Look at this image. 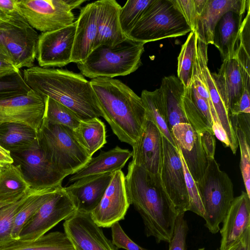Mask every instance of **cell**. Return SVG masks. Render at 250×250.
I'll return each mask as SVG.
<instances>
[{"instance_id": "obj_1", "label": "cell", "mask_w": 250, "mask_h": 250, "mask_svg": "<svg viewBox=\"0 0 250 250\" xmlns=\"http://www.w3.org/2000/svg\"><path fill=\"white\" fill-rule=\"evenodd\" d=\"M125 186L130 205L140 214L147 237L159 243H169L178 213L165 191L159 174H153L129 163Z\"/></svg>"}, {"instance_id": "obj_2", "label": "cell", "mask_w": 250, "mask_h": 250, "mask_svg": "<svg viewBox=\"0 0 250 250\" xmlns=\"http://www.w3.org/2000/svg\"><path fill=\"white\" fill-rule=\"evenodd\" d=\"M23 78L31 89L69 108L81 121L102 117L90 81L82 74L34 65L24 69Z\"/></svg>"}, {"instance_id": "obj_3", "label": "cell", "mask_w": 250, "mask_h": 250, "mask_svg": "<svg viewBox=\"0 0 250 250\" xmlns=\"http://www.w3.org/2000/svg\"><path fill=\"white\" fill-rule=\"evenodd\" d=\"M90 83L102 117L119 140L132 146L146 121V110L141 97L117 79L98 77L91 79Z\"/></svg>"}, {"instance_id": "obj_4", "label": "cell", "mask_w": 250, "mask_h": 250, "mask_svg": "<svg viewBox=\"0 0 250 250\" xmlns=\"http://www.w3.org/2000/svg\"><path fill=\"white\" fill-rule=\"evenodd\" d=\"M144 44L127 38L113 47L100 45L84 61L77 63L78 68L83 75L92 79L129 75L141 65Z\"/></svg>"}, {"instance_id": "obj_5", "label": "cell", "mask_w": 250, "mask_h": 250, "mask_svg": "<svg viewBox=\"0 0 250 250\" xmlns=\"http://www.w3.org/2000/svg\"><path fill=\"white\" fill-rule=\"evenodd\" d=\"M37 138L47 159L66 176L77 172L92 158L79 143L73 130L67 126L50 124L43 119Z\"/></svg>"}, {"instance_id": "obj_6", "label": "cell", "mask_w": 250, "mask_h": 250, "mask_svg": "<svg viewBox=\"0 0 250 250\" xmlns=\"http://www.w3.org/2000/svg\"><path fill=\"white\" fill-rule=\"evenodd\" d=\"M191 29L171 0H152L127 38L144 44L182 36Z\"/></svg>"}, {"instance_id": "obj_7", "label": "cell", "mask_w": 250, "mask_h": 250, "mask_svg": "<svg viewBox=\"0 0 250 250\" xmlns=\"http://www.w3.org/2000/svg\"><path fill=\"white\" fill-rule=\"evenodd\" d=\"M196 183L205 209V226L216 234L234 198L232 183L215 158L208 160L203 176Z\"/></svg>"}, {"instance_id": "obj_8", "label": "cell", "mask_w": 250, "mask_h": 250, "mask_svg": "<svg viewBox=\"0 0 250 250\" xmlns=\"http://www.w3.org/2000/svg\"><path fill=\"white\" fill-rule=\"evenodd\" d=\"M86 0H17V6L28 23L42 33L73 24L72 11Z\"/></svg>"}, {"instance_id": "obj_9", "label": "cell", "mask_w": 250, "mask_h": 250, "mask_svg": "<svg viewBox=\"0 0 250 250\" xmlns=\"http://www.w3.org/2000/svg\"><path fill=\"white\" fill-rule=\"evenodd\" d=\"M39 35L27 21L0 22V50L18 70L34 66Z\"/></svg>"}, {"instance_id": "obj_10", "label": "cell", "mask_w": 250, "mask_h": 250, "mask_svg": "<svg viewBox=\"0 0 250 250\" xmlns=\"http://www.w3.org/2000/svg\"><path fill=\"white\" fill-rule=\"evenodd\" d=\"M77 211L74 200L64 188L60 186L26 222L21 230L19 240L38 239Z\"/></svg>"}, {"instance_id": "obj_11", "label": "cell", "mask_w": 250, "mask_h": 250, "mask_svg": "<svg viewBox=\"0 0 250 250\" xmlns=\"http://www.w3.org/2000/svg\"><path fill=\"white\" fill-rule=\"evenodd\" d=\"M11 154L13 163L20 166L25 181L31 188H47L61 186L66 177L47 159L38 138L27 150Z\"/></svg>"}, {"instance_id": "obj_12", "label": "cell", "mask_w": 250, "mask_h": 250, "mask_svg": "<svg viewBox=\"0 0 250 250\" xmlns=\"http://www.w3.org/2000/svg\"><path fill=\"white\" fill-rule=\"evenodd\" d=\"M163 156L159 173L163 186L178 214L189 211L184 171L178 148L162 135Z\"/></svg>"}, {"instance_id": "obj_13", "label": "cell", "mask_w": 250, "mask_h": 250, "mask_svg": "<svg viewBox=\"0 0 250 250\" xmlns=\"http://www.w3.org/2000/svg\"><path fill=\"white\" fill-rule=\"evenodd\" d=\"M45 99L31 89L25 94L0 101V125L21 123L38 131L44 117Z\"/></svg>"}, {"instance_id": "obj_14", "label": "cell", "mask_w": 250, "mask_h": 250, "mask_svg": "<svg viewBox=\"0 0 250 250\" xmlns=\"http://www.w3.org/2000/svg\"><path fill=\"white\" fill-rule=\"evenodd\" d=\"M76 21L63 28L39 36L36 58L42 67H62L71 62Z\"/></svg>"}, {"instance_id": "obj_15", "label": "cell", "mask_w": 250, "mask_h": 250, "mask_svg": "<svg viewBox=\"0 0 250 250\" xmlns=\"http://www.w3.org/2000/svg\"><path fill=\"white\" fill-rule=\"evenodd\" d=\"M130 205L125 186V176L120 170L112 179L100 203L90 213L94 222L101 228H110L124 219Z\"/></svg>"}, {"instance_id": "obj_16", "label": "cell", "mask_w": 250, "mask_h": 250, "mask_svg": "<svg viewBox=\"0 0 250 250\" xmlns=\"http://www.w3.org/2000/svg\"><path fill=\"white\" fill-rule=\"evenodd\" d=\"M64 233L76 250H118L104 235L90 213L78 211L65 220Z\"/></svg>"}, {"instance_id": "obj_17", "label": "cell", "mask_w": 250, "mask_h": 250, "mask_svg": "<svg viewBox=\"0 0 250 250\" xmlns=\"http://www.w3.org/2000/svg\"><path fill=\"white\" fill-rule=\"evenodd\" d=\"M132 146V162L150 173H160L163 156L162 134L151 121L146 118L140 135Z\"/></svg>"}, {"instance_id": "obj_18", "label": "cell", "mask_w": 250, "mask_h": 250, "mask_svg": "<svg viewBox=\"0 0 250 250\" xmlns=\"http://www.w3.org/2000/svg\"><path fill=\"white\" fill-rule=\"evenodd\" d=\"M171 132L188 171L194 180L198 182L203 176L208 165L199 133L188 123L175 125Z\"/></svg>"}, {"instance_id": "obj_19", "label": "cell", "mask_w": 250, "mask_h": 250, "mask_svg": "<svg viewBox=\"0 0 250 250\" xmlns=\"http://www.w3.org/2000/svg\"><path fill=\"white\" fill-rule=\"evenodd\" d=\"M208 46L197 36L194 65L206 84L218 121L227 135L229 142V147L235 154L238 146V142L228 110L219 95L211 72L208 66Z\"/></svg>"}, {"instance_id": "obj_20", "label": "cell", "mask_w": 250, "mask_h": 250, "mask_svg": "<svg viewBox=\"0 0 250 250\" xmlns=\"http://www.w3.org/2000/svg\"><path fill=\"white\" fill-rule=\"evenodd\" d=\"M250 5V0H207L197 21V37L208 45L213 44L215 27L222 16L229 11L243 15Z\"/></svg>"}, {"instance_id": "obj_21", "label": "cell", "mask_w": 250, "mask_h": 250, "mask_svg": "<svg viewBox=\"0 0 250 250\" xmlns=\"http://www.w3.org/2000/svg\"><path fill=\"white\" fill-rule=\"evenodd\" d=\"M97 1L83 7L76 21V31L71 61H84L94 49L97 33Z\"/></svg>"}, {"instance_id": "obj_22", "label": "cell", "mask_w": 250, "mask_h": 250, "mask_svg": "<svg viewBox=\"0 0 250 250\" xmlns=\"http://www.w3.org/2000/svg\"><path fill=\"white\" fill-rule=\"evenodd\" d=\"M222 222L219 250H224L239 241L250 228V197L246 192L242 191L234 198Z\"/></svg>"}, {"instance_id": "obj_23", "label": "cell", "mask_w": 250, "mask_h": 250, "mask_svg": "<svg viewBox=\"0 0 250 250\" xmlns=\"http://www.w3.org/2000/svg\"><path fill=\"white\" fill-rule=\"evenodd\" d=\"M113 173L89 176L75 181L64 187L70 195L77 211L90 213L100 203L112 179Z\"/></svg>"}, {"instance_id": "obj_24", "label": "cell", "mask_w": 250, "mask_h": 250, "mask_svg": "<svg viewBox=\"0 0 250 250\" xmlns=\"http://www.w3.org/2000/svg\"><path fill=\"white\" fill-rule=\"evenodd\" d=\"M97 33L94 49L102 45L113 47L127 39L120 25L121 5L115 0H97Z\"/></svg>"}, {"instance_id": "obj_25", "label": "cell", "mask_w": 250, "mask_h": 250, "mask_svg": "<svg viewBox=\"0 0 250 250\" xmlns=\"http://www.w3.org/2000/svg\"><path fill=\"white\" fill-rule=\"evenodd\" d=\"M211 75L229 115L244 91L243 79L237 59L234 58L223 60L218 72L211 73Z\"/></svg>"}, {"instance_id": "obj_26", "label": "cell", "mask_w": 250, "mask_h": 250, "mask_svg": "<svg viewBox=\"0 0 250 250\" xmlns=\"http://www.w3.org/2000/svg\"><path fill=\"white\" fill-rule=\"evenodd\" d=\"M131 157V152L119 146L104 151H101L96 157L69 178V183L81 178L120 170Z\"/></svg>"}, {"instance_id": "obj_27", "label": "cell", "mask_w": 250, "mask_h": 250, "mask_svg": "<svg viewBox=\"0 0 250 250\" xmlns=\"http://www.w3.org/2000/svg\"><path fill=\"white\" fill-rule=\"evenodd\" d=\"M245 14L240 16L233 12H228L216 26L213 44L219 50L223 61L236 56L239 45V27Z\"/></svg>"}, {"instance_id": "obj_28", "label": "cell", "mask_w": 250, "mask_h": 250, "mask_svg": "<svg viewBox=\"0 0 250 250\" xmlns=\"http://www.w3.org/2000/svg\"><path fill=\"white\" fill-rule=\"evenodd\" d=\"M160 88L163 94L168 127L171 132L175 125L188 123L182 104L185 88L179 78L174 75L164 77Z\"/></svg>"}, {"instance_id": "obj_29", "label": "cell", "mask_w": 250, "mask_h": 250, "mask_svg": "<svg viewBox=\"0 0 250 250\" xmlns=\"http://www.w3.org/2000/svg\"><path fill=\"white\" fill-rule=\"evenodd\" d=\"M31 188L18 165L0 167V206L13 204L25 196Z\"/></svg>"}, {"instance_id": "obj_30", "label": "cell", "mask_w": 250, "mask_h": 250, "mask_svg": "<svg viewBox=\"0 0 250 250\" xmlns=\"http://www.w3.org/2000/svg\"><path fill=\"white\" fill-rule=\"evenodd\" d=\"M182 104L188 123L198 132L204 130L213 131V120L209 106L191 84L185 89Z\"/></svg>"}, {"instance_id": "obj_31", "label": "cell", "mask_w": 250, "mask_h": 250, "mask_svg": "<svg viewBox=\"0 0 250 250\" xmlns=\"http://www.w3.org/2000/svg\"><path fill=\"white\" fill-rule=\"evenodd\" d=\"M37 140V131L31 127L19 123L0 125V145L11 153L24 152Z\"/></svg>"}, {"instance_id": "obj_32", "label": "cell", "mask_w": 250, "mask_h": 250, "mask_svg": "<svg viewBox=\"0 0 250 250\" xmlns=\"http://www.w3.org/2000/svg\"><path fill=\"white\" fill-rule=\"evenodd\" d=\"M140 97L145 108L146 118L151 121L159 128L162 135L178 148L168 127L163 94L160 88L152 91L143 90Z\"/></svg>"}, {"instance_id": "obj_33", "label": "cell", "mask_w": 250, "mask_h": 250, "mask_svg": "<svg viewBox=\"0 0 250 250\" xmlns=\"http://www.w3.org/2000/svg\"><path fill=\"white\" fill-rule=\"evenodd\" d=\"M59 187L47 188H31L29 196L15 216L12 230L13 240L19 239L21 230L26 222Z\"/></svg>"}, {"instance_id": "obj_34", "label": "cell", "mask_w": 250, "mask_h": 250, "mask_svg": "<svg viewBox=\"0 0 250 250\" xmlns=\"http://www.w3.org/2000/svg\"><path fill=\"white\" fill-rule=\"evenodd\" d=\"M0 250H75L66 234L56 231L33 241L14 240Z\"/></svg>"}, {"instance_id": "obj_35", "label": "cell", "mask_w": 250, "mask_h": 250, "mask_svg": "<svg viewBox=\"0 0 250 250\" xmlns=\"http://www.w3.org/2000/svg\"><path fill=\"white\" fill-rule=\"evenodd\" d=\"M73 131L79 143L91 157L107 142L105 125L99 118L81 121Z\"/></svg>"}, {"instance_id": "obj_36", "label": "cell", "mask_w": 250, "mask_h": 250, "mask_svg": "<svg viewBox=\"0 0 250 250\" xmlns=\"http://www.w3.org/2000/svg\"><path fill=\"white\" fill-rule=\"evenodd\" d=\"M197 35L191 31L182 45L178 57L177 77L185 88L191 83L196 57Z\"/></svg>"}, {"instance_id": "obj_37", "label": "cell", "mask_w": 250, "mask_h": 250, "mask_svg": "<svg viewBox=\"0 0 250 250\" xmlns=\"http://www.w3.org/2000/svg\"><path fill=\"white\" fill-rule=\"evenodd\" d=\"M44 120L48 123L67 126L75 130L81 120L71 109L53 99L46 97Z\"/></svg>"}, {"instance_id": "obj_38", "label": "cell", "mask_w": 250, "mask_h": 250, "mask_svg": "<svg viewBox=\"0 0 250 250\" xmlns=\"http://www.w3.org/2000/svg\"><path fill=\"white\" fill-rule=\"evenodd\" d=\"M152 1L128 0L121 7L119 21L122 30L127 37Z\"/></svg>"}, {"instance_id": "obj_39", "label": "cell", "mask_w": 250, "mask_h": 250, "mask_svg": "<svg viewBox=\"0 0 250 250\" xmlns=\"http://www.w3.org/2000/svg\"><path fill=\"white\" fill-rule=\"evenodd\" d=\"M30 189L25 196L17 202L5 206H0V248L14 240L12 237L14 218L29 196Z\"/></svg>"}, {"instance_id": "obj_40", "label": "cell", "mask_w": 250, "mask_h": 250, "mask_svg": "<svg viewBox=\"0 0 250 250\" xmlns=\"http://www.w3.org/2000/svg\"><path fill=\"white\" fill-rule=\"evenodd\" d=\"M31 90L20 71L0 78V101L25 94Z\"/></svg>"}, {"instance_id": "obj_41", "label": "cell", "mask_w": 250, "mask_h": 250, "mask_svg": "<svg viewBox=\"0 0 250 250\" xmlns=\"http://www.w3.org/2000/svg\"><path fill=\"white\" fill-rule=\"evenodd\" d=\"M191 29L195 32L198 19L207 0H171Z\"/></svg>"}, {"instance_id": "obj_42", "label": "cell", "mask_w": 250, "mask_h": 250, "mask_svg": "<svg viewBox=\"0 0 250 250\" xmlns=\"http://www.w3.org/2000/svg\"><path fill=\"white\" fill-rule=\"evenodd\" d=\"M240 150V167L242 178L246 189V193L250 197V144L247 141L243 132L238 127L233 128Z\"/></svg>"}, {"instance_id": "obj_43", "label": "cell", "mask_w": 250, "mask_h": 250, "mask_svg": "<svg viewBox=\"0 0 250 250\" xmlns=\"http://www.w3.org/2000/svg\"><path fill=\"white\" fill-rule=\"evenodd\" d=\"M179 151L184 171L186 187L188 196L189 204V211H192L197 215L203 217L205 214V209L201 200L198 188L196 182L194 180L188 171L187 165L185 163L183 157L179 149Z\"/></svg>"}, {"instance_id": "obj_44", "label": "cell", "mask_w": 250, "mask_h": 250, "mask_svg": "<svg viewBox=\"0 0 250 250\" xmlns=\"http://www.w3.org/2000/svg\"><path fill=\"white\" fill-rule=\"evenodd\" d=\"M184 214H179L177 216L168 250H187L186 238L188 226Z\"/></svg>"}, {"instance_id": "obj_45", "label": "cell", "mask_w": 250, "mask_h": 250, "mask_svg": "<svg viewBox=\"0 0 250 250\" xmlns=\"http://www.w3.org/2000/svg\"><path fill=\"white\" fill-rule=\"evenodd\" d=\"M112 242L118 249L126 250H148L137 245L124 231L119 222H116L111 227Z\"/></svg>"}, {"instance_id": "obj_46", "label": "cell", "mask_w": 250, "mask_h": 250, "mask_svg": "<svg viewBox=\"0 0 250 250\" xmlns=\"http://www.w3.org/2000/svg\"><path fill=\"white\" fill-rule=\"evenodd\" d=\"M0 10L12 20L27 21L17 6V0H0Z\"/></svg>"}, {"instance_id": "obj_47", "label": "cell", "mask_w": 250, "mask_h": 250, "mask_svg": "<svg viewBox=\"0 0 250 250\" xmlns=\"http://www.w3.org/2000/svg\"><path fill=\"white\" fill-rule=\"evenodd\" d=\"M201 143L207 159H214L215 139L213 131L204 130L198 132Z\"/></svg>"}, {"instance_id": "obj_48", "label": "cell", "mask_w": 250, "mask_h": 250, "mask_svg": "<svg viewBox=\"0 0 250 250\" xmlns=\"http://www.w3.org/2000/svg\"><path fill=\"white\" fill-rule=\"evenodd\" d=\"M229 118L233 128H240L245 135L248 143L250 144V113H239L230 115Z\"/></svg>"}, {"instance_id": "obj_49", "label": "cell", "mask_w": 250, "mask_h": 250, "mask_svg": "<svg viewBox=\"0 0 250 250\" xmlns=\"http://www.w3.org/2000/svg\"><path fill=\"white\" fill-rule=\"evenodd\" d=\"M242 113H250V90L246 89H244L239 102L233 108L229 116Z\"/></svg>"}, {"instance_id": "obj_50", "label": "cell", "mask_w": 250, "mask_h": 250, "mask_svg": "<svg viewBox=\"0 0 250 250\" xmlns=\"http://www.w3.org/2000/svg\"><path fill=\"white\" fill-rule=\"evenodd\" d=\"M9 58L0 50V78L18 72Z\"/></svg>"}, {"instance_id": "obj_51", "label": "cell", "mask_w": 250, "mask_h": 250, "mask_svg": "<svg viewBox=\"0 0 250 250\" xmlns=\"http://www.w3.org/2000/svg\"><path fill=\"white\" fill-rule=\"evenodd\" d=\"M212 130L214 135L226 147H229V142L227 135L220 124L213 125Z\"/></svg>"}, {"instance_id": "obj_52", "label": "cell", "mask_w": 250, "mask_h": 250, "mask_svg": "<svg viewBox=\"0 0 250 250\" xmlns=\"http://www.w3.org/2000/svg\"><path fill=\"white\" fill-rule=\"evenodd\" d=\"M13 163L11 152L0 145V167Z\"/></svg>"}, {"instance_id": "obj_53", "label": "cell", "mask_w": 250, "mask_h": 250, "mask_svg": "<svg viewBox=\"0 0 250 250\" xmlns=\"http://www.w3.org/2000/svg\"><path fill=\"white\" fill-rule=\"evenodd\" d=\"M238 250H250V228L241 237Z\"/></svg>"}, {"instance_id": "obj_54", "label": "cell", "mask_w": 250, "mask_h": 250, "mask_svg": "<svg viewBox=\"0 0 250 250\" xmlns=\"http://www.w3.org/2000/svg\"><path fill=\"white\" fill-rule=\"evenodd\" d=\"M241 239L236 243L224 250H238Z\"/></svg>"}, {"instance_id": "obj_55", "label": "cell", "mask_w": 250, "mask_h": 250, "mask_svg": "<svg viewBox=\"0 0 250 250\" xmlns=\"http://www.w3.org/2000/svg\"><path fill=\"white\" fill-rule=\"evenodd\" d=\"M10 19L3 12L0 10V22L3 21H7Z\"/></svg>"}, {"instance_id": "obj_56", "label": "cell", "mask_w": 250, "mask_h": 250, "mask_svg": "<svg viewBox=\"0 0 250 250\" xmlns=\"http://www.w3.org/2000/svg\"><path fill=\"white\" fill-rule=\"evenodd\" d=\"M198 250H205L204 248L199 249Z\"/></svg>"}, {"instance_id": "obj_57", "label": "cell", "mask_w": 250, "mask_h": 250, "mask_svg": "<svg viewBox=\"0 0 250 250\" xmlns=\"http://www.w3.org/2000/svg\"></svg>"}]
</instances>
